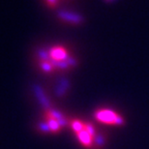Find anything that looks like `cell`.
Instances as JSON below:
<instances>
[{
    "label": "cell",
    "instance_id": "cell-4",
    "mask_svg": "<svg viewBox=\"0 0 149 149\" xmlns=\"http://www.w3.org/2000/svg\"><path fill=\"white\" fill-rule=\"evenodd\" d=\"M56 2H57V0H47V3H49L50 6H53Z\"/></svg>",
    "mask_w": 149,
    "mask_h": 149
},
{
    "label": "cell",
    "instance_id": "cell-2",
    "mask_svg": "<svg viewBox=\"0 0 149 149\" xmlns=\"http://www.w3.org/2000/svg\"><path fill=\"white\" fill-rule=\"evenodd\" d=\"M95 119L107 126L121 127L125 125V118L120 113L111 109H100L94 113Z\"/></svg>",
    "mask_w": 149,
    "mask_h": 149
},
{
    "label": "cell",
    "instance_id": "cell-5",
    "mask_svg": "<svg viewBox=\"0 0 149 149\" xmlns=\"http://www.w3.org/2000/svg\"><path fill=\"white\" fill-rule=\"evenodd\" d=\"M106 1H108V2H109V1H112V0H106Z\"/></svg>",
    "mask_w": 149,
    "mask_h": 149
},
{
    "label": "cell",
    "instance_id": "cell-3",
    "mask_svg": "<svg viewBox=\"0 0 149 149\" xmlns=\"http://www.w3.org/2000/svg\"><path fill=\"white\" fill-rule=\"evenodd\" d=\"M49 56L52 60L57 61V62H61L64 60H68L69 59V53H68V50L66 47H52V49L49 50Z\"/></svg>",
    "mask_w": 149,
    "mask_h": 149
},
{
    "label": "cell",
    "instance_id": "cell-1",
    "mask_svg": "<svg viewBox=\"0 0 149 149\" xmlns=\"http://www.w3.org/2000/svg\"><path fill=\"white\" fill-rule=\"evenodd\" d=\"M70 127L72 128L79 142L84 148L99 149L104 146V143L106 142L105 138L90 122L73 119L70 122Z\"/></svg>",
    "mask_w": 149,
    "mask_h": 149
}]
</instances>
